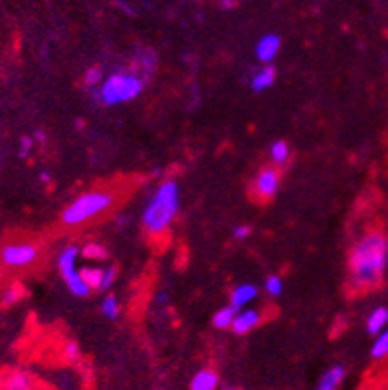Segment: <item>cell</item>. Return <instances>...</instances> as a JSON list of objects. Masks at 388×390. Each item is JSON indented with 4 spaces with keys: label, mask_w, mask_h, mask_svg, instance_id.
Segmentation results:
<instances>
[{
    "label": "cell",
    "mask_w": 388,
    "mask_h": 390,
    "mask_svg": "<svg viewBox=\"0 0 388 390\" xmlns=\"http://www.w3.org/2000/svg\"><path fill=\"white\" fill-rule=\"evenodd\" d=\"M349 284L353 291H370L379 287L388 269V234L384 230H367L349 252Z\"/></svg>",
    "instance_id": "cell-1"
},
{
    "label": "cell",
    "mask_w": 388,
    "mask_h": 390,
    "mask_svg": "<svg viewBox=\"0 0 388 390\" xmlns=\"http://www.w3.org/2000/svg\"><path fill=\"white\" fill-rule=\"evenodd\" d=\"M180 212V186L174 179L159 182V186L153 191L151 199L145 204L141 214L143 230L153 236H165Z\"/></svg>",
    "instance_id": "cell-2"
},
{
    "label": "cell",
    "mask_w": 388,
    "mask_h": 390,
    "mask_svg": "<svg viewBox=\"0 0 388 390\" xmlns=\"http://www.w3.org/2000/svg\"><path fill=\"white\" fill-rule=\"evenodd\" d=\"M145 86L147 79L139 72H135L133 67H119L104 77V82L95 91H92V96L104 107H117L141 97Z\"/></svg>",
    "instance_id": "cell-3"
},
{
    "label": "cell",
    "mask_w": 388,
    "mask_h": 390,
    "mask_svg": "<svg viewBox=\"0 0 388 390\" xmlns=\"http://www.w3.org/2000/svg\"><path fill=\"white\" fill-rule=\"evenodd\" d=\"M117 202V194L109 189H89L77 194L76 199L62 210V224L66 228H79L94 220L101 218Z\"/></svg>",
    "instance_id": "cell-4"
},
{
    "label": "cell",
    "mask_w": 388,
    "mask_h": 390,
    "mask_svg": "<svg viewBox=\"0 0 388 390\" xmlns=\"http://www.w3.org/2000/svg\"><path fill=\"white\" fill-rule=\"evenodd\" d=\"M79 260V246L76 244H67L62 247V252L57 254V272L62 276V282L66 284L67 291L74 297H87L92 294V289L82 277V272L77 267Z\"/></svg>",
    "instance_id": "cell-5"
},
{
    "label": "cell",
    "mask_w": 388,
    "mask_h": 390,
    "mask_svg": "<svg viewBox=\"0 0 388 390\" xmlns=\"http://www.w3.org/2000/svg\"><path fill=\"white\" fill-rule=\"evenodd\" d=\"M40 257V247L32 242H10L0 247V264L10 269H26Z\"/></svg>",
    "instance_id": "cell-6"
},
{
    "label": "cell",
    "mask_w": 388,
    "mask_h": 390,
    "mask_svg": "<svg viewBox=\"0 0 388 390\" xmlns=\"http://www.w3.org/2000/svg\"><path fill=\"white\" fill-rule=\"evenodd\" d=\"M279 184H282V171L274 165H267L256 172L252 181V192L257 200H272L279 191Z\"/></svg>",
    "instance_id": "cell-7"
},
{
    "label": "cell",
    "mask_w": 388,
    "mask_h": 390,
    "mask_svg": "<svg viewBox=\"0 0 388 390\" xmlns=\"http://www.w3.org/2000/svg\"><path fill=\"white\" fill-rule=\"evenodd\" d=\"M0 390H38V379L26 369H9L0 374Z\"/></svg>",
    "instance_id": "cell-8"
},
{
    "label": "cell",
    "mask_w": 388,
    "mask_h": 390,
    "mask_svg": "<svg viewBox=\"0 0 388 390\" xmlns=\"http://www.w3.org/2000/svg\"><path fill=\"white\" fill-rule=\"evenodd\" d=\"M279 52H282V38L277 36V34H264L262 38L257 40L256 44V57L260 64H274V60L279 56Z\"/></svg>",
    "instance_id": "cell-9"
},
{
    "label": "cell",
    "mask_w": 388,
    "mask_h": 390,
    "mask_svg": "<svg viewBox=\"0 0 388 390\" xmlns=\"http://www.w3.org/2000/svg\"><path fill=\"white\" fill-rule=\"evenodd\" d=\"M260 323H262V313L256 311V309L244 307V309H238L236 311L234 323H232L230 329L236 335H248L250 331H254Z\"/></svg>",
    "instance_id": "cell-10"
},
{
    "label": "cell",
    "mask_w": 388,
    "mask_h": 390,
    "mask_svg": "<svg viewBox=\"0 0 388 390\" xmlns=\"http://www.w3.org/2000/svg\"><path fill=\"white\" fill-rule=\"evenodd\" d=\"M275 79H277V69L272 64H267V66H262L252 74L250 87H252L254 94H262V91H267V89H272L275 86Z\"/></svg>",
    "instance_id": "cell-11"
},
{
    "label": "cell",
    "mask_w": 388,
    "mask_h": 390,
    "mask_svg": "<svg viewBox=\"0 0 388 390\" xmlns=\"http://www.w3.org/2000/svg\"><path fill=\"white\" fill-rule=\"evenodd\" d=\"M257 286L254 284H240L232 289V294H230V305L232 307H236V309H244L250 303H254L257 299Z\"/></svg>",
    "instance_id": "cell-12"
},
{
    "label": "cell",
    "mask_w": 388,
    "mask_h": 390,
    "mask_svg": "<svg viewBox=\"0 0 388 390\" xmlns=\"http://www.w3.org/2000/svg\"><path fill=\"white\" fill-rule=\"evenodd\" d=\"M220 386V374L214 369H200L192 379H190V390H218Z\"/></svg>",
    "instance_id": "cell-13"
},
{
    "label": "cell",
    "mask_w": 388,
    "mask_h": 390,
    "mask_svg": "<svg viewBox=\"0 0 388 390\" xmlns=\"http://www.w3.org/2000/svg\"><path fill=\"white\" fill-rule=\"evenodd\" d=\"M133 69L139 72L145 79H149L153 76V72L157 69V56L151 50H143L141 54H137L133 60Z\"/></svg>",
    "instance_id": "cell-14"
},
{
    "label": "cell",
    "mask_w": 388,
    "mask_h": 390,
    "mask_svg": "<svg viewBox=\"0 0 388 390\" xmlns=\"http://www.w3.org/2000/svg\"><path fill=\"white\" fill-rule=\"evenodd\" d=\"M388 327V307L379 305L375 307L369 315H367V331L369 335H379L380 331H384Z\"/></svg>",
    "instance_id": "cell-15"
},
{
    "label": "cell",
    "mask_w": 388,
    "mask_h": 390,
    "mask_svg": "<svg viewBox=\"0 0 388 390\" xmlns=\"http://www.w3.org/2000/svg\"><path fill=\"white\" fill-rule=\"evenodd\" d=\"M345 377H347V371H345V367L343 364H335L331 369H327V371L323 372L321 381H319V389L325 390H337L345 381Z\"/></svg>",
    "instance_id": "cell-16"
},
{
    "label": "cell",
    "mask_w": 388,
    "mask_h": 390,
    "mask_svg": "<svg viewBox=\"0 0 388 390\" xmlns=\"http://www.w3.org/2000/svg\"><path fill=\"white\" fill-rule=\"evenodd\" d=\"M270 159H272V165L282 169L287 162L292 161V147L287 141L279 139V141H274L270 145Z\"/></svg>",
    "instance_id": "cell-17"
},
{
    "label": "cell",
    "mask_w": 388,
    "mask_h": 390,
    "mask_svg": "<svg viewBox=\"0 0 388 390\" xmlns=\"http://www.w3.org/2000/svg\"><path fill=\"white\" fill-rule=\"evenodd\" d=\"M236 307H232V305H226V307H220L216 313L212 315V325L216 327V329H230L232 323H234V317H236Z\"/></svg>",
    "instance_id": "cell-18"
},
{
    "label": "cell",
    "mask_w": 388,
    "mask_h": 390,
    "mask_svg": "<svg viewBox=\"0 0 388 390\" xmlns=\"http://www.w3.org/2000/svg\"><path fill=\"white\" fill-rule=\"evenodd\" d=\"M99 309H101V315H104L105 319L115 321V319H119V315H121V301H119L117 295L107 294L104 297L101 305H99Z\"/></svg>",
    "instance_id": "cell-19"
},
{
    "label": "cell",
    "mask_w": 388,
    "mask_h": 390,
    "mask_svg": "<svg viewBox=\"0 0 388 390\" xmlns=\"http://www.w3.org/2000/svg\"><path fill=\"white\" fill-rule=\"evenodd\" d=\"M79 272H82V277H84V282H86L87 287H89L92 291H97V289L101 287V276H104V267L86 266V267H82Z\"/></svg>",
    "instance_id": "cell-20"
},
{
    "label": "cell",
    "mask_w": 388,
    "mask_h": 390,
    "mask_svg": "<svg viewBox=\"0 0 388 390\" xmlns=\"http://www.w3.org/2000/svg\"><path fill=\"white\" fill-rule=\"evenodd\" d=\"M370 357L377 359V361L388 357V327L384 331H380L379 335H375V341L370 347Z\"/></svg>",
    "instance_id": "cell-21"
},
{
    "label": "cell",
    "mask_w": 388,
    "mask_h": 390,
    "mask_svg": "<svg viewBox=\"0 0 388 390\" xmlns=\"http://www.w3.org/2000/svg\"><path fill=\"white\" fill-rule=\"evenodd\" d=\"M104 67L101 66H92L87 67L86 74H84V86L89 89V91H95L97 87H99V84L104 82Z\"/></svg>",
    "instance_id": "cell-22"
},
{
    "label": "cell",
    "mask_w": 388,
    "mask_h": 390,
    "mask_svg": "<svg viewBox=\"0 0 388 390\" xmlns=\"http://www.w3.org/2000/svg\"><path fill=\"white\" fill-rule=\"evenodd\" d=\"M79 256H84L86 260H105L107 250L97 242H89V244H84V247H79Z\"/></svg>",
    "instance_id": "cell-23"
},
{
    "label": "cell",
    "mask_w": 388,
    "mask_h": 390,
    "mask_svg": "<svg viewBox=\"0 0 388 390\" xmlns=\"http://www.w3.org/2000/svg\"><path fill=\"white\" fill-rule=\"evenodd\" d=\"M264 291L270 297H279V295L284 294V279L279 276H275V274L267 276L264 282Z\"/></svg>",
    "instance_id": "cell-24"
},
{
    "label": "cell",
    "mask_w": 388,
    "mask_h": 390,
    "mask_svg": "<svg viewBox=\"0 0 388 390\" xmlns=\"http://www.w3.org/2000/svg\"><path fill=\"white\" fill-rule=\"evenodd\" d=\"M20 299H22V287L18 286H9L0 294V303L6 305V307L18 303Z\"/></svg>",
    "instance_id": "cell-25"
},
{
    "label": "cell",
    "mask_w": 388,
    "mask_h": 390,
    "mask_svg": "<svg viewBox=\"0 0 388 390\" xmlns=\"http://www.w3.org/2000/svg\"><path fill=\"white\" fill-rule=\"evenodd\" d=\"M62 355L67 362H77L82 359V351H79V345L76 341H67L64 347H62Z\"/></svg>",
    "instance_id": "cell-26"
},
{
    "label": "cell",
    "mask_w": 388,
    "mask_h": 390,
    "mask_svg": "<svg viewBox=\"0 0 388 390\" xmlns=\"http://www.w3.org/2000/svg\"><path fill=\"white\" fill-rule=\"evenodd\" d=\"M117 282V267L115 266H107L104 267V276H101V291H109L111 287L115 286Z\"/></svg>",
    "instance_id": "cell-27"
},
{
    "label": "cell",
    "mask_w": 388,
    "mask_h": 390,
    "mask_svg": "<svg viewBox=\"0 0 388 390\" xmlns=\"http://www.w3.org/2000/svg\"><path fill=\"white\" fill-rule=\"evenodd\" d=\"M34 145H36V139H34V137H30V135L20 137V143H18L20 159H28L30 152H32V149H34Z\"/></svg>",
    "instance_id": "cell-28"
},
{
    "label": "cell",
    "mask_w": 388,
    "mask_h": 390,
    "mask_svg": "<svg viewBox=\"0 0 388 390\" xmlns=\"http://www.w3.org/2000/svg\"><path fill=\"white\" fill-rule=\"evenodd\" d=\"M250 232H252L250 226H246V224H238V226H234V230H232V238L236 240V242H242V240H246L248 236H250Z\"/></svg>",
    "instance_id": "cell-29"
},
{
    "label": "cell",
    "mask_w": 388,
    "mask_h": 390,
    "mask_svg": "<svg viewBox=\"0 0 388 390\" xmlns=\"http://www.w3.org/2000/svg\"><path fill=\"white\" fill-rule=\"evenodd\" d=\"M40 179H42V182H48L50 181V174H48V172H42V174H40Z\"/></svg>",
    "instance_id": "cell-30"
},
{
    "label": "cell",
    "mask_w": 388,
    "mask_h": 390,
    "mask_svg": "<svg viewBox=\"0 0 388 390\" xmlns=\"http://www.w3.org/2000/svg\"><path fill=\"white\" fill-rule=\"evenodd\" d=\"M224 390H242V389H224Z\"/></svg>",
    "instance_id": "cell-31"
},
{
    "label": "cell",
    "mask_w": 388,
    "mask_h": 390,
    "mask_svg": "<svg viewBox=\"0 0 388 390\" xmlns=\"http://www.w3.org/2000/svg\"><path fill=\"white\" fill-rule=\"evenodd\" d=\"M317 390H325V389H317Z\"/></svg>",
    "instance_id": "cell-32"
},
{
    "label": "cell",
    "mask_w": 388,
    "mask_h": 390,
    "mask_svg": "<svg viewBox=\"0 0 388 390\" xmlns=\"http://www.w3.org/2000/svg\"><path fill=\"white\" fill-rule=\"evenodd\" d=\"M238 2H242V0H238Z\"/></svg>",
    "instance_id": "cell-33"
},
{
    "label": "cell",
    "mask_w": 388,
    "mask_h": 390,
    "mask_svg": "<svg viewBox=\"0 0 388 390\" xmlns=\"http://www.w3.org/2000/svg\"><path fill=\"white\" fill-rule=\"evenodd\" d=\"M157 390H161V389H157Z\"/></svg>",
    "instance_id": "cell-34"
}]
</instances>
